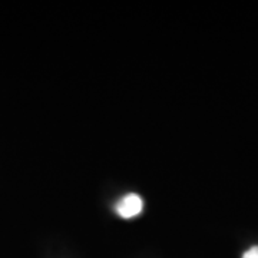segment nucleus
<instances>
[{
	"instance_id": "nucleus-2",
	"label": "nucleus",
	"mask_w": 258,
	"mask_h": 258,
	"mask_svg": "<svg viewBox=\"0 0 258 258\" xmlns=\"http://www.w3.org/2000/svg\"><path fill=\"white\" fill-rule=\"evenodd\" d=\"M242 258H258V247H252L248 251H245Z\"/></svg>"
},
{
	"instance_id": "nucleus-1",
	"label": "nucleus",
	"mask_w": 258,
	"mask_h": 258,
	"mask_svg": "<svg viewBox=\"0 0 258 258\" xmlns=\"http://www.w3.org/2000/svg\"><path fill=\"white\" fill-rule=\"evenodd\" d=\"M142 208H144V201L138 194H128V195L122 197L115 205V211L125 220L139 215Z\"/></svg>"
}]
</instances>
